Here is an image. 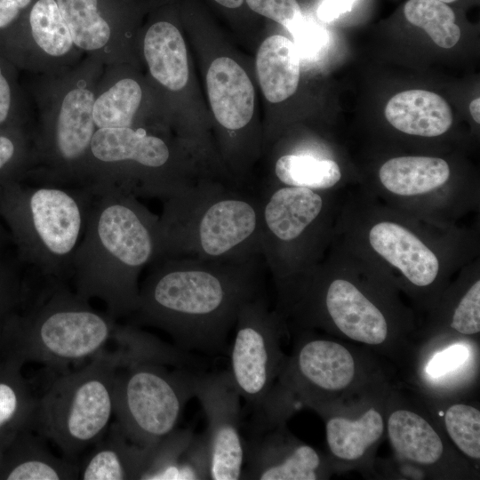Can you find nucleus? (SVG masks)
Here are the masks:
<instances>
[{
	"mask_svg": "<svg viewBox=\"0 0 480 480\" xmlns=\"http://www.w3.org/2000/svg\"><path fill=\"white\" fill-rule=\"evenodd\" d=\"M357 190L341 204L333 239L417 308L430 312L455 272L476 258L475 235L394 209Z\"/></svg>",
	"mask_w": 480,
	"mask_h": 480,
	"instance_id": "f257e3e1",
	"label": "nucleus"
},
{
	"mask_svg": "<svg viewBox=\"0 0 480 480\" xmlns=\"http://www.w3.org/2000/svg\"><path fill=\"white\" fill-rule=\"evenodd\" d=\"M276 286L285 326L319 329L383 355L404 348L414 327L399 292L334 239L316 263Z\"/></svg>",
	"mask_w": 480,
	"mask_h": 480,
	"instance_id": "f03ea898",
	"label": "nucleus"
},
{
	"mask_svg": "<svg viewBox=\"0 0 480 480\" xmlns=\"http://www.w3.org/2000/svg\"><path fill=\"white\" fill-rule=\"evenodd\" d=\"M257 258L210 261L163 257L140 286L132 325L166 332L179 349L209 355L225 350L238 312L261 294Z\"/></svg>",
	"mask_w": 480,
	"mask_h": 480,
	"instance_id": "7ed1b4c3",
	"label": "nucleus"
},
{
	"mask_svg": "<svg viewBox=\"0 0 480 480\" xmlns=\"http://www.w3.org/2000/svg\"><path fill=\"white\" fill-rule=\"evenodd\" d=\"M93 194L70 278L79 296L101 300L117 320L134 312L139 276L161 257L159 218L131 194L114 189Z\"/></svg>",
	"mask_w": 480,
	"mask_h": 480,
	"instance_id": "20e7f679",
	"label": "nucleus"
},
{
	"mask_svg": "<svg viewBox=\"0 0 480 480\" xmlns=\"http://www.w3.org/2000/svg\"><path fill=\"white\" fill-rule=\"evenodd\" d=\"M18 327L22 356L57 372L106 354L142 353L154 341L136 325L95 310L62 281H43Z\"/></svg>",
	"mask_w": 480,
	"mask_h": 480,
	"instance_id": "39448f33",
	"label": "nucleus"
},
{
	"mask_svg": "<svg viewBox=\"0 0 480 480\" xmlns=\"http://www.w3.org/2000/svg\"><path fill=\"white\" fill-rule=\"evenodd\" d=\"M93 196L85 187L30 186L22 180L0 183V218L20 262L42 281L70 279Z\"/></svg>",
	"mask_w": 480,
	"mask_h": 480,
	"instance_id": "423d86ee",
	"label": "nucleus"
},
{
	"mask_svg": "<svg viewBox=\"0 0 480 480\" xmlns=\"http://www.w3.org/2000/svg\"><path fill=\"white\" fill-rule=\"evenodd\" d=\"M237 190L191 187L164 200L161 258L239 261L261 255L260 198Z\"/></svg>",
	"mask_w": 480,
	"mask_h": 480,
	"instance_id": "0eeeda50",
	"label": "nucleus"
},
{
	"mask_svg": "<svg viewBox=\"0 0 480 480\" xmlns=\"http://www.w3.org/2000/svg\"><path fill=\"white\" fill-rule=\"evenodd\" d=\"M128 359L123 353L98 356L59 372L37 398L32 426L63 456H77L107 431L113 412L112 388L116 367Z\"/></svg>",
	"mask_w": 480,
	"mask_h": 480,
	"instance_id": "6e6552de",
	"label": "nucleus"
},
{
	"mask_svg": "<svg viewBox=\"0 0 480 480\" xmlns=\"http://www.w3.org/2000/svg\"><path fill=\"white\" fill-rule=\"evenodd\" d=\"M334 191L278 186L260 202V244L276 284L316 263L329 248L341 204Z\"/></svg>",
	"mask_w": 480,
	"mask_h": 480,
	"instance_id": "1a4fd4ad",
	"label": "nucleus"
},
{
	"mask_svg": "<svg viewBox=\"0 0 480 480\" xmlns=\"http://www.w3.org/2000/svg\"><path fill=\"white\" fill-rule=\"evenodd\" d=\"M195 373L155 359H131L116 367L113 412L130 442L150 448L176 429L194 397Z\"/></svg>",
	"mask_w": 480,
	"mask_h": 480,
	"instance_id": "9d476101",
	"label": "nucleus"
},
{
	"mask_svg": "<svg viewBox=\"0 0 480 480\" xmlns=\"http://www.w3.org/2000/svg\"><path fill=\"white\" fill-rule=\"evenodd\" d=\"M171 160L166 142L142 128H99L88 162V186L164 201L191 188L164 172Z\"/></svg>",
	"mask_w": 480,
	"mask_h": 480,
	"instance_id": "9b49d317",
	"label": "nucleus"
},
{
	"mask_svg": "<svg viewBox=\"0 0 480 480\" xmlns=\"http://www.w3.org/2000/svg\"><path fill=\"white\" fill-rule=\"evenodd\" d=\"M379 202L415 217L444 225L478 206L479 188L452 182L448 162L441 157L402 156L385 161L372 188H362Z\"/></svg>",
	"mask_w": 480,
	"mask_h": 480,
	"instance_id": "f8f14e48",
	"label": "nucleus"
},
{
	"mask_svg": "<svg viewBox=\"0 0 480 480\" xmlns=\"http://www.w3.org/2000/svg\"><path fill=\"white\" fill-rule=\"evenodd\" d=\"M230 348L228 370L232 381L252 412L260 409L287 361L281 348L286 326L276 311H269L262 294L246 302L238 312Z\"/></svg>",
	"mask_w": 480,
	"mask_h": 480,
	"instance_id": "ddd939ff",
	"label": "nucleus"
},
{
	"mask_svg": "<svg viewBox=\"0 0 480 480\" xmlns=\"http://www.w3.org/2000/svg\"><path fill=\"white\" fill-rule=\"evenodd\" d=\"M194 396L200 402L207 420L210 479H241L244 463L241 396L228 370L196 372Z\"/></svg>",
	"mask_w": 480,
	"mask_h": 480,
	"instance_id": "4468645a",
	"label": "nucleus"
},
{
	"mask_svg": "<svg viewBox=\"0 0 480 480\" xmlns=\"http://www.w3.org/2000/svg\"><path fill=\"white\" fill-rule=\"evenodd\" d=\"M93 93L76 88L64 97L54 128L44 144L50 164L38 184L88 188L90 145L95 132Z\"/></svg>",
	"mask_w": 480,
	"mask_h": 480,
	"instance_id": "2eb2a0df",
	"label": "nucleus"
},
{
	"mask_svg": "<svg viewBox=\"0 0 480 480\" xmlns=\"http://www.w3.org/2000/svg\"><path fill=\"white\" fill-rule=\"evenodd\" d=\"M244 446L241 479L317 480L328 478L332 469L328 458L290 434L284 424L251 430Z\"/></svg>",
	"mask_w": 480,
	"mask_h": 480,
	"instance_id": "dca6fc26",
	"label": "nucleus"
},
{
	"mask_svg": "<svg viewBox=\"0 0 480 480\" xmlns=\"http://www.w3.org/2000/svg\"><path fill=\"white\" fill-rule=\"evenodd\" d=\"M324 420L332 466L356 467L370 459L386 428L388 400L363 398L355 405L315 406Z\"/></svg>",
	"mask_w": 480,
	"mask_h": 480,
	"instance_id": "f3484780",
	"label": "nucleus"
},
{
	"mask_svg": "<svg viewBox=\"0 0 480 480\" xmlns=\"http://www.w3.org/2000/svg\"><path fill=\"white\" fill-rule=\"evenodd\" d=\"M141 480L210 479V452L206 433L174 429L149 448Z\"/></svg>",
	"mask_w": 480,
	"mask_h": 480,
	"instance_id": "a211bd4d",
	"label": "nucleus"
},
{
	"mask_svg": "<svg viewBox=\"0 0 480 480\" xmlns=\"http://www.w3.org/2000/svg\"><path fill=\"white\" fill-rule=\"evenodd\" d=\"M210 104L217 122L228 130L246 126L254 111V89L246 72L234 60H214L206 75Z\"/></svg>",
	"mask_w": 480,
	"mask_h": 480,
	"instance_id": "6ab92c4d",
	"label": "nucleus"
},
{
	"mask_svg": "<svg viewBox=\"0 0 480 480\" xmlns=\"http://www.w3.org/2000/svg\"><path fill=\"white\" fill-rule=\"evenodd\" d=\"M387 412L388 440L400 460L420 468L441 465L446 448L429 420L405 405H388Z\"/></svg>",
	"mask_w": 480,
	"mask_h": 480,
	"instance_id": "aec40b11",
	"label": "nucleus"
},
{
	"mask_svg": "<svg viewBox=\"0 0 480 480\" xmlns=\"http://www.w3.org/2000/svg\"><path fill=\"white\" fill-rule=\"evenodd\" d=\"M148 452L149 448L130 442L115 420L79 462L78 479H140Z\"/></svg>",
	"mask_w": 480,
	"mask_h": 480,
	"instance_id": "412c9836",
	"label": "nucleus"
},
{
	"mask_svg": "<svg viewBox=\"0 0 480 480\" xmlns=\"http://www.w3.org/2000/svg\"><path fill=\"white\" fill-rule=\"evenodd\" d=\"M388 122L397 131L419 137L434 138L448 132L453 116L440 95L414 89L394 95L384 110Z\"/></svg>",
	"mask_w": 480,
	"mask_h": 480,
	"instance_id": "4be33fe9",
	"label": "nucleus"
},
{
	"mask_svg": "<svg viewBox=\"0 0 480 480\" xmlns=\"http://www.w3.org/2000/svg\"><path fill=\"white\" fill-rule=\"evenodd\" d=\"M436 312L453 333L473 336L480 332V277L478 259L467 263L450 284L430 313Z\"/></svg>",
	"mask_w": 480,
	"mask_h": 480,
	"instance_id": "5701e85b",
	"label": "nucleus"
},
{
	"mask_svg": "<svg viewBox=\"0 0 480 480\" xmlns=\"http://www.w3.org/2000/svg\"><path fill=\"white\" fill-rule=\"evenodd\" d=\"M258 79L266 99L281 102L297 90L300 80V59L290 39L280 35L266 38L256 57Z\"/></svg>",
	"mask_w": 480,
	"mask_h": 480,
	"instance_id": "b1692460",
	"label": "nucleus"
},
{
	"mask_svg": "<svg viewBox=\"0 0 480 480\" xmlns=\"http://www.w3.org/2000/svg\"><path fill=\"white\" fill-rule=\"evenodd\" d=\"M144 55L152 76L171 91H180L188 80L187 49L179 29L170 22L150 26L144 38Z\"/></svg>",
	"mask_w": 480,
	"mask_h": 480,
	"instance_id": "393cba45",
	"label": "nucleus"
},
{
	"mask_svg": "<svg viewBox=\"0 0 480 480\" xmlns=\"http://www.w3.org/2000/svg\"><path fill=\"white\" fill-rule=\"evenodd\" d=\"M274 172L281 185L320 191L337 190L335 188L342 179L335 160L309 154L283 155L276 161Z\"/></svg>",
	"mask_w": 480,
	"mask_h": 480,
	"instance_id": "a878e982",
	"label": "nucleus"
},
{
	"mask_svg": "<svg viewBox=\"0 0 480 480\" xmlns=\"http://www.w3.org/2000/svg\"><path fill=\"white\" fill-rule=\"evenodd\" d=\"M45 439L29 436L27 452L6 473L8 480L78 479L79 461L55 456L46 447Z\"/></svg>",
	"mask_w": 480,
	"mask_h": 480,
	"instance_id": "bb28decb",
	"label": "nucleus"
},
{
	"mask_svg": "<svg viewBox=\"0 0 480 480\" xmlns=\"http://www.w3.org/2000/svg\"><path fill=\"white\" fill-rule=\"evenodd\" d=\"M72 37L79 48L93 51L109 40L111 28L100 0H56Z\"/></svg>",
	"mask_w": 480,
	"mask_h": 480,
	"instance_id": "cd10ccee",
	"label": "nucleus"
},
{
	"mask_svg": "<svg viewBox=\"0 0 480 480\" xmlns=\"http://www.w3.org/2000/svg\"><path fill=\"white\" fill-rule=\"evenodd\" d=\"M141 97L140 86L135 80H119L94 100L95 126L98 129L131 127Z\"/></svg>",
	"mask_w": 480,
	"mask_h": 480,
	"instance_id": "c85d7f7f",
	"label": "nucleus"
},
{
	"mask_svg": "<svg viewBox=\"0 0 480 480\" xmlns=\"http://www.w3.org/2000/svg\"><path fill=\"white\" fill-rule=\"evenodd\" d=\"M28 8V26L36 44L52 56L68 53L73 41L56 0H36Z\"/></svg>",
	"mask_w": 480,
	"mask_h": 480,
	"instance_id": "c756f323",
	"label": "nucleus"
},
{
	"mask_svg": "<svg viewBox=\"0 0 480 480\" xmlns=\"http://www.w3.org/2000/svg\"><path fill=\"white\" fill-rule=\"evenodd\" d=\"M406 20L424 29L440 47L449 49L459 42L460 28L453 11L438 0H408L404 8Z\"/></svg>",
	"mask_w": 480,
	"mask_h": 480,
	"instance_id": "7c9ffc66",
	"label": "nucleus"
},
{
	"mask_svg": "<svg viewBox=\"0 0 480 480\" xmlns=\"http://www.w3.org/2000/svg\"><path fill=\"white\" fill-rule=\"evenodd\" d=\"M447 435L455 446L473 460L480 459V412L468 404L456 403L444 415Z\"/></svg>",
	"mask_w": 480,
	"mask_h": 480,
	"instance_id": "2f4dec72",
	"label": "nucleus"
},
{
	"mask_svg": "<svg viewBox=\"0 0 480 480\" xmlns=\"http://www.w3.org/2000/svg\"><path fill=\"white\" fill-rule=\"evenodd\" d=\"M27 164L24 138L19 128L0 127V183L23 180Z\"/></svg>",
	"mask_w": 480,
	"mask_h": 480,
	"instance_id": "473e14b6",
	"label": "nucleus"
},
{
	"mask_svg": "<svg viewBox=\"0 0 480 480\" xmlns=\"http://www.w3.org/2000/svg\"><path fill=\"white\" fill-rule=\"evenodd\" d=\"M36 400L19 381L0 380V430L20 418L32 425Z\"/></svg>",
	"mask_w": 480,
	"mask_h": 480,
	"instance_id": "72a5a7b5",
	"label": "nucleus"
},
{
	"mask_svg": "<svg viewBox=\"0 0 480 480\" xmlns=\"http://www.w3.org/2000/svg\"><path fill=\"white\" fill-rule=\"evenodd\" d=\"M300 60H314L325 51L329 36L327 31L314 20L302 16L288 28Z\"/></svg>",
	"mask_w": 480,
	"mask_h": 480,
	"instance_id": "f704fd0d",
	"label": "nucleus"
},
{
	"mask_svg": "<svg viewBox=\"0 0 480 480\" xmlns=\"http://www.w3.org/2000/svg\"><path fill=\"white\" fill-rule=\"evenodd\" d=\"M255 12L267 17L287 29L303 15L296 0H245Z\"/></svg>",
	"mask_w": 480,
	"mask_h": 480,
	"instance_id": "c9c22d12",
	"label": "nucleus"
},
{
	"mask_svg": "<svg viewBox=\"0 0 480 480\" xmlns=\"http://www.w3.org/2000/svg\"><path fill=\"white\" fill-rule=\"evenodd\" d=\"M468 349L455 344L444 348L434 356L426 367V372L432 377H439L462 364L468 356Z\"/></svg>",
	"mask_w": 480,
	"mask_h": 480,
	"instance_id": "e433bc0d",
	"label": "nucleus"
},
{
	"mask_svg": "<svg viewBox=\"0 0 480 480\" xmlns=\"http://www.w3.org/2000/svg\"><path fill=\"white\" fill-rule=\"evenodd\" d=\"M0 57V127L18 128L14 117V87L6 64Z\"/></svg>",
	"mask_w": 480,
	"mask_h": 480,
	"instance_id": "4c0bfd02",
	"label": "nucleus"
},
{
	"mask_svg": "<svg viewBox=\"0 0 480 480\" xmlns=\"http://www.w3.org/2000/svg\"><path fill=\"white\" fill-rule=\"evenodd\" d=\"M0 258V309L5 310L18 299V276L14 268Z\"/></svg>",
	"mask_w": 480,
	"mask_h": 480,
	"instance_id": "58836bf2",
	"label": "nucleus"
},
{
	"mask_svg": "<svg viewBox=\"0 0 480 480\" xmlns=\"http://www.w3.org/2000/svg\"><path fill=\"white\" fill-rule=\"evenodd\" d=\"M33 0H0V34L11 28Z\"/></svg>",
	"mask_w": 480,
	"mask_h": 480,
	"instance_id": "ea45409f",
	"label": "nucleus"
},
{
	"mask_svg": "<svg viewBox=\"0 0 480 480\" xmlns=\"http://www.w3.org/2000/svg\"><path fill=\"white\" fill-rule=\"evenodd\" d=\"M356 0H324L317 8V17L324 22H332L350 12Z\"/></svg>",
	"mask_w": 480,
	"mask_h": 480,
	"instance_id": "a19ab883",
	"label": "nucleus"
},
{
	"mask_svg": "<svg viewBox=\"0 0 480 480\" xmlns=\"http://www.w3.org/2000/svg\"><path fill=\"white\" fill-rule=\"evenodd\" d=\"M469 112L476 124L480 123V98L473 100L469 103Z\"/></svg>",
	"mask_w": 480,
	"mask_h": 480,
	"instance_id": "79ce46f5",
	"label": "nucleus"
},
{
	"mask_svg": "<svg viewBox=\"0 0 480 480\" xmlns=\"http://www.w3.org/2000/svg\"><path fill=\"white\" fill-rule=\"evenodd\" d=\"M9 240H11L10 234L4 227L2 219L0 218V253L3 252Z\"/></svg>",
	"mask_w": 480,
	"mask_h": 480,
	"instance_id": "37998d69",
	"label": "nucleus"
},
{
	"mask_svg": "<svg viewBox=\"0 0 480 480\" xmlns=\"http://www.w3.org/2000/svg\"><path fill=\"white\" fill-rule=\"evenodd\" d=\"M218 4H221L222 6H225L227 8H237L242 5L244 0H214Z\"/></svg>",
	"mask_w": 480,
	"mask_h": 480,
	"instance_id": "c03bdc74",
	"label": "nucleus"
},
{
	"mask_svg": "<svg viewBox=\"0 0 480 480\" xmlns=\"http://www.w3.org/2000/svg\"><path fill=\"white\" fill-rule=\"evenodd\" d=\"M438 1H441V2L446 4V3H452V2H454V1H456V0H438Z\"/></svg>",
	"mask_w": 480,
	"mask_h": 480,
	"instance_id": "a18cd8bd",
	"label": "nucleus"
}]
</instances>
